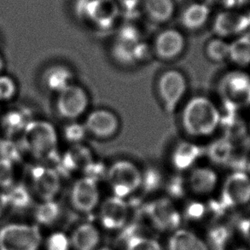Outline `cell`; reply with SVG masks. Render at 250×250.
<instances>
[{
  "mask_svg": "<svg viewBox=\"0 0 250 250\" xmlns=\"http://www.w3.org/2000/svg\"><path fill=\"white\" fill-rule=\"evenodd\" d=\"M221 120V114L216 104L205 97L190 99L183 110V126L193 137L213 134L220 125Z\"/></svg>",
  "mask_w": 250,
  "mask_h": 250,
  "instance_id": "6da1fadb",
  "label": "cell"
},
{
  "mask_svg": "<svg viewBox=\"0 0 250 250\" xmlns=\"http://www.w3.org/2000/svg\"><path fill=\"white\" fill-rule=\"evenodd\" d=\"M23 146L44 163L58 161V135L53 125L43 121L31 122L23 132Z\"/></svg>",
  "mask_w": 250,
  "mask_h": 250,
  "instance_id": "7a4b0ae2",
  "label": "cell"
},
{
  "mask_svg": "<svg viewBox=\"0 0 250 250\" xmlns=\"http://www.w3.org/2000/svg\"><path fill=\"white\" fill-rule=\"evenodd\" d=\"M43 240L36 224L11 222L0 227V250H40Z\"/></svg>",
  "mask_w": 250,
  "mask_h": 250,
  "instance_id": "3957f363",
  "label": "cell"
},
{
  "mask_svg": "<svg viewBox=\"0 0 250 250\" xmlns=\"http://www.w3.org/2000/svg\"><path fill=\"white\" fill-rule=\"evenodd\" d=\"M219 92L223 103L230 110H239L250 105V75L246 72L234 70L221 79Z\"/></svg>",
  "mask_w": 250,
  "mask_h": 250,
  "instance_id": "277c9868",
  "label": "cell"
},
{
  "mask_svg": "<svg viewBox=\"0 0 250 250\" xmlns=\"http://www.w3.org/2000/svg\"><path fill=\"white\" fill-rule=\"evenodd\" d=\"M142 174L135 164L122 160L109 167L106 177L114 196L125 199L141 187Z\"/></svg>",
  "mask_w": 250,
  "mask_h": 250,
  "instance_id": "5b68a950",
  "label": "cell"
},
{
  "mask_svg": "<svg viewBox=\"0 0 250 250\" xmlns=\"http://www.w3.org/2000/svg\"><path fill=\"white\" fill-rule=\"evenodd\" d=\"M146 215L153 228L160 231H174L179 229L181 222L179 211L167 198L157 200L148 205Z\"/></svg>",
  "mask_w": 250,
  "mask_h": 250,
  "instance_id": "8992f818",
  "label": "cell"
},
{
  "mask_svg": "<svg viewBox=\"0 0 250 250\" xmlns=\"http://www.w3.org/2000/svg\"><path fill=\"white\" fill-rule=\"evenodd\" d=\"M158 90L167 111L173 113L186 94L187 90L186 77L177 70L165 72L160 78Z\"/></svg>",
  "mask_w": 250,
  "mask_h": 250,
  "instance_id": "52a82bcc",
  "label": "cell"
},
{
  "mask_svg": "<svg viewBox=\"0 0 250 250\" xmlns=\"http://www.w3.org/2000/svg\"><path fill=\"white\" fill-rule=\"evenodd\" d=\"M100 193L97 180L91 177L80 179L74 184L70 192L72 206L82 213H91L99 204Z\"/></svg>",
  "mask_w": 250,
  "mask_h": 250,
  "instance_id": "ba28073f",
  "label": "cell"
},
{
  "mask_svg": "<svg viewBox=\"0 0 250 250\" xmlns=\"http://www.w3.org/2000/svg\"><path fill=\"white\" fill-rule=\"evenodd\" d=\"M57 105L58 113L62 117L75 120L87 109L89 98L83 88L73 83L58 93Z\"/></svg>",
  "mask_w": 250,
  "mask_h": 250,
  "instance_id": "9c48e42d",
  "label": "cell"
},
{
  "mask_svg": "<svg viewBox=\"0 0 250 250\" xmlns=\"http://www.w3.org/2000/svg\"><path fill=\"white\" fill-rule=\"evenodd\" d=\"M129 217V207L125 199L113 196L102 203L98 220L108 230H119L125 227Z\"/></svg>",
  "mask_w": 250,
  "mask_h": 250,
  "instance_id": "30bf717a",
  "label": "cell"
},
{
  "mask_svg": "<svg viewBox=\"0 0 250 250\" xmlns=\"http://www.w3.org/2000/svg\"><path fill=\"white\" fill-rule=\"evenodd\" d=\"M34 191L43 202L55 200L61 189L59 172L46 166L34 167L31 170Z\"/></svg>",
  "mask_w": 250,
  "mask_h": 250,
  "instance_id": "8fae6325",
  "label": "cell"
},
{
  "mask_svg": "<svg viewBox=\"0 0 250 250\" xmlns=\"http://www.w3.org/2000/svg\"><path fill=\"white\" fill-rule=\"evenodd\" d=\"M222 197L229 206H242L250 203V174L237 171L228 176L224 183Z\"/></svg>",
  "mask_w": 250,
  "mask_h": 250,
  "instance_id": "7c38bea8",
  "label": "cell"
},
{
  "mask_svg": "<svg viewBox=\"0 0 250 250\" xmlns=\"http://www.w3.org/2000/svg\"><path fill=\"white\" fill-rule=\"evenodd\" d=\"M250 27V17L230 10L219 14L213 23V31L219 38L241 36Z\"/></svg>",
  "mask_w": 250,
  "mask_h": 250,
  "instance_id": "4fadbf2b",
  "label": "cell"
},
{
  "mask_svg": "<svg viewBox=\"0 0 250 250\" xmlns=\"http://www.w3.org/2000/svg\"><path fill=\"white\" fill-rule=\"evenodd\" d=\"M117 116L108 109H96L89 114L84 122L86 132L98 139H108L119 128Z\"/></svg>",
  "mask_w": 250,
  "mask_h": 250,
  "instance_id": "5bb4252c",
  "label": "cell"
},
{
  "mask_svg": "<svg viewBox=\"0 0 250 250\" xmlns=\"http://www.w3.org/2000/svg\"><path fill=\"white\" fill-rule=\"evenodd\" d=\"M185 45V37L179 31L167 29L156 38L155 51L159 58L170 60L181 54Z\"/></svg>",
  "mask_w": 250,
  "mask_h": 250,
  "instance_id": "9a60e30c",
  "label": "cell"
},
{
  "mask_svg": "<svg viewBox=\"0 0 250 250\" xmlns=\"http://www.w3.org/2000/svg\"><path fill=\"white\" fill-rule=\"evenodd\" d=\"M73 250H97L100 247L101 233L91 222H84L75 227L69 235Z\"/></svg>",
  "mask_w": 250,
  "mask_h": 250,
  "instance_id": "2e32d148",
  "label": "cell"
},
{
  "mask_svg": "<svg viewBox=\"0 0 250 250\" xmlns=\"http://www.w3.org/2000/svg\"><path fill=\"white\" fill-rule=\"evenodd\" d=\"M118 12V5L113 0H91L85 17L98 27L108 28L115 21Z\"/></svg>",
  "mask_w": 250,
  "mask_h": 250,
  "instance_id": "e0dca14e",
  "label": "cell"
},
{
  "mask_svg": "<svg viewBox=\"0 0 250 250\" xmlns=\"http://www.w3.org/2000/svg\"><path fill=\"white\" fill-rule=\"evenodd\" d=\"M219 178L214 170L206 167H196L189 173L187 185L192 192L206 196L213 192L218 185Z\"/></svg>",
  "mask_w": 250,
  "mask_h": 250,
  "instance_id": "ac0fdd59",
  "label": "cell"
},
{
  "mask_svg": "<svg viewBox=\"0 0 250 250\" xmlns=\"http://www.w3.org/2000/svg\"><path fill=\"white\" fill-rule=\"evenodd\" d=\"M167 250H208V244L194 231L179 228L169 237Z\"/></svg>",
  "mask_w": 250,
  "mask_h": 250,
  "instance_id": "d6986e66",
  "label": "cell"
},
{
  "mask_svg": "<svg viewBox=\"0 0 250 250\" xmlns=\"http://www.w3.org/2000/svg\"><path fill=\"white\" fill-rule=\"evenodd\" d=\"M74 75L71 70L64 66H54L49 68L43 76V82L48 90L61 92L65 88L73 84Z\"/></svg>",
  "mask_w": 250,
  "mask_h": 250,
  "instance_id": "ffe728a7",
  "label": "cell"
},
{
  "mask_svg": "<svg viewBox=\"0 0 250 250\" xmlns=\"http://www.w3.org/2000/svg\"><path fill=\"white\" fill-rule=\"evenodd\" d=\"M200 153L199 148L195 145L190 143H181L172 152V165L179 171L191 168L198 159Z\"/></svg>",
  "mask_w": 250,
  "mask_h": 250,
  "instance_id": "44dd1931",
  "label": "cell"
},
{
  "mask_svg": "<svg viewBox=\"0 0 250 250\" xmlns=\"http://www.w3.org/2000/svg\"><path fill=\"white\" fill-rule=\"evenodd\" d=\"M210 10L206 4L195 3L186 8L182 15V23L189 30L203 27L209 17Z\"/></svg>",
  "mask_w": 250,
  "mask_h": 250,
  "instance_id": "7402d4cb",
  "label": "cell"
},
{
  "mask_svg": "<svg viewBox=\"0 0 250 250\" xmlns=\"http://www.w3.org/2000/svg\"><path fill=\"white\" fill-rule=\"evenodd\" d=\"M92 165L91 153L80 145H75L69 152L67 153L62 161L61 166L66 171H76L79 169L88 170Z\"/></svg>",
  "mask_w": 250,
  "mask_h": 250,
  "instance_id": "603a6c76",
  "label": "cell"
},
{
  "mask_svg": "<svg viewBox=\"0 0 250 250\" xmlns=\"http://www.w3.org/2000/svg\"><path fill=\"white\" fill-rule=\"evenodd\" d=\"M146 12L151 20L166 22L174 13L173 0H144Z\"/></svg>",
  "mask_w": 250,
  "mask_h": 250,
  "instance_id": "cb8c5ba5",
  "label": "cell"
},
{
  "mask_svg": "<svg viewBox=\"0 0 250 250\" xmlns=\"http://www.w3.org/2000/svg\"><path fill=\"white\" fill-rule=\"evenodd\" d=\"M229 59L241 68L250 65V36L241 35L230 44Z\"/></svg>",
  "mask_w": 250,
  "mask_h": 250,
  "instance_id": "d4e9b609",
  "label": "cell"
},
{
  "mask_svg": "<svg viewBox=\"0 0 250 250\" xmlns=\"http://www.w3.org/2000/svg\"><path fill=\"white\" fill-rule=\"evenodd\" d=\"M31 121L26 110H11L3 116L2 126L8 136L17 135L25 130Z\"/></svg>",
  "mask_w": 250,
  "mask_h": 250,
  "instance_id": "484cf974",
  "label": "cell"
},
{
  "mask_svg": "<svg viewBox=\"0 0 250 250\" xmlns=\"http://www.w3.org/2000/svg\"><path fill=\"white\" fill-rule=\"evenodd\" d=\"M60 215L61 208L55 200L42 202L34 212V219L39 227H49L53 225L58 221Z\"/></svg>",
  "mask_w": 250,
  "mask_h": 250,
  "instance_id": "4316f807",
  "label": "cell"
},
{
  "mask_svg": "<svg viewBox=\"0 0 250 250\" xmlns=\"http://www.w3.org/2000/svg\"><path fill=\"white\" fill-rule=\"evenodd\" d=\"M233 146L228 139H220L212 144L208 149V156L213 163L225 164L231 158Z\"/></svg>",
  "mask_w": 250,
  "mask_h": 250,
  "instance_id": "83f0119b",
  "label": "cell"
},
{
  "mask_svg": "<svg viewBox=\"0 0 250 250\" xmlns=\"http://www.w3.org/2000/svg\"><path fill=\"white\" fill-rule=\"evenodd\" d=\"M6 193L9 207H12L16 209H25L32 203L30 192L23 185L10 187V190Z\"/></svg>",
  "mask_w": 250,
  "mask_h": 250,
  "instance_id": "f1b7e54d",
  "label": "cell"
},
{
  "mask_svg": "<svg viewBox=\"0 0 250 250\" xmlns=\"http://www.w3.org/2000/svg\"><path fill=\"white\" fill-rule=\"evenodd\" d=\"M207 56L215 62H221L229 59L230 43L222 38H216L210 41L206 47Z\"/></svg>",
  "mask_w": 250,
  "mask_h": 250,
  "instance_id": "f546056e",
  "label": "cell"
},
{
  "mask_svg": "<svg viewBox=\"0 0 250 250\" xmlns=\"http://www.w3.org/2000/svg\"><path fill=\"white\" fill-rule=\"evenodd\" d=\"M44 250H71L70 238L62 231H54L43 240Z\"/></svg>",
  "mask_w": 250,
  "mask_h": 250,
  "instance_id": "4dcf8cb0",
  "label": "cell"
},
{
  "mask_svg": "<svg viewBox=\"0 0 250 250\" xmlns=\"http://www.w3.org/2000/svg\"><path fill=\"white\" fill-rule=\"evenodd\" d=\"M125 250H163V249L156 239L136 235L127 240Z\"/></svg>",
  "mask_w": 250,
  "mask_h": 250,
  "instance_id": "1f68e13d",
  "label": "cell"
},
{
  "mask_svg": "<svg viewBox=\"0 0 250 250\" xmlns=\"http://www.w3.org/2000/svg\"><path fill=\"white\" fill-rule=\"evenodd\" d=\"M86 132L84 125L73 123L65 128L64 135L66 139L73 145H80V143L84 139Z\"/></svg>",
  "mask_w": 250,
  "mask_h": 250,
  "instance_id": "d6a6232c",
  "label": "cell"
},
{
  "mask_svg": "<svg viewBox=\"0 0 250 250\" xmlns=\"http://www.w3.org/2000/svg\"><path fill=\"white\" fill-rule=\"evenodd\" d=\"M14 171L12 163L0 159V188H10L13 184Z\"/></svg>",
  "mask_w": 250,
  "mask_h": 250,
  "instance_id": "836d02e7",
  "label": "cell"
},
{
  "mask_svg": "<svg viewBox=\"0 0 250 250\" xmlns=\"http://www.w3.org/2000/svg\"><path fill=\"white\" fill-rule=\"evenodd\" d=\"M0 154L3 159L10 163L17 162L21 158L20 149L15 143L11 141H4L0 144Z\"/></svg>",
  "mask_w": 250,
  "mask_h": 250,
  "instance_id": "e575fe53",
  "label": "cell"
},
{
  "mask_svg": "<svg viewBox=\"0 0 250 250\" xmlns=\"http://www.w3.org/2000/svg\"><path fill=\"white\" fill-rule=\"evenodd\" d=\"M160 183H161V176L156 170L150 169L145 174H142L141 187L143 186L144 189L147 191L156 189L159 186Z\"/></svg>",
  "mask_w": 250,
  "mask_h": 250,
  "instance_id": "d590c367",
  "label": "cell"
},
{
  "mask_svg": "<svg viewBox=\"0 0 250 250\" xmlns=\"http://www.w3.org/2000/svg\"><path fill=\"white\" fill-rule=\"evenodd\" d=\"M205 206L203 203L193 202L189 203L186 208V216L187 219L191 221H197L200 220L205 214Z\"/></svg>",
  "mask_w": 250,
  "mask_h": 250,
  "instance_id": "8d00e7d4",
  "label": "cell"
},
{
  "mask_svg": "<svg viewBox=\"0 0 250 250\" xmlns=\"http://www.w3.org/2000/svg\"><path fill=\"white\" fill-rule=\"evenodd\" d=\"M16 92V85L13 81L7 76L0 77V100H8Z\"/></svg>",
  "mask_w": 250,
  "mask_h": 250,
  "instance_id": "74e56055",
  "label": "cell"
},
{
  "mask_svg": "<svg viewBox=\"0 0 250 250\" xmlns=\"http://www.w3.org/2000/svg\"><path fill=\"white\" fill-rule=\"evenodd\" d=\"M184 187L180 181L175 180L171 183V185L169 186V193L173 196H181L184 192Z\"/></svg>",
  "mask_w": 250,
  "mask_h": 250,
  "instance_id": "f35d334b",
  "label": "cell"
},
{
  "mask_svg": "<svg viewBox=\"0 0 250 250\" xmlns=\"http://www.w3.org/2000/svg\"><path fill=\"white\" fill-rule=\"evenodd\" d=\"M8 207H9V201H8L7 193L0 190V217L3 215Z\"/></svg>",
  "mask_w": 250,
  "mask_h": 250,
  "instance_id": "ab89813d",
  "label": "cell"
},
{
  "mask_svg": "<svg viewBox=\"0 0 250 250\" xmlns=\"http://www.w3.org/2000/svg\"><path fill=\"white\" fill-rule=\"evenodd\" d=\"M97 250H114L112 248L106 247V246H104V247H99Z\"/></svg>",
  "mask_w": 250,
  "mask_h": 250,
  "instance_id": "60d3db41",
  "label": "cell"
},
{
  "mask_svg": "<svg viewBox=\"0 0 250 250\" xmlns=\"http://www.w3.org/2000/svg\"><path fill=\"white\" fill-rule=\"evenodd\" d=\"M3 60H2V58H0V70L3 68Z\"/></svg>",
  "mask_w": 250,
  "mask_h": 250,
  "instance_id": "b9f144b4",
  "label": "cell"
},
{
  "mask_svg": "<svg viewBox=\"0 0 250 250\" xmlns=\"http://www.w3.org/2000/svg\"><path fill=\"white\" fill-rule=\"evenodd\" d=\"M209 1H214V0H209Z\"/></svg>",
  "mask_w": 250,
  "mask_h": 250,
  "instance_id": "7bdbcfd3",
  "label": "cell"
},
{
  "mask_svg": "<svg viewBox=\"0 0 250 250\" xmlns=\"http://www.w3.org/2000/svg\"></svg>",
  "mask_w": 250,
  "mask_h": 250,
  "instance_id": "ee69618b",
  "label": "cell"
}]
</instances>
